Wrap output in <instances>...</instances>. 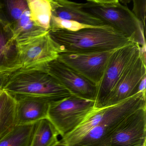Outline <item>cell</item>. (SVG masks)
<instances>
[{
  "instance_id": "cell-1",
  "label": "cell",
  "mask_w": 146,
  "mask_h": 146,
  "mask_svg": "<svg viewBox=\"0 0 146 146\" xmlns=\"http://www.w3.org/2000/svg\"><path fill=\"white\" fill-rule=\"evenodd\" d=\"M146 107V92H140L118 104L95 108L61 141L74 146H106L111 136L127 116Z\"/></svg>"
},
{
  "instance_id": "cell-2",
  "label": "cell",
  "mask_w": 146,
  "mask_h": 146,
  "mask_svg": "<svg viewBox=\"0 0 146 146\" xmlns=\"http://www.w3.org/2000/svg\"><path fill=\"white\" fill-rule=\"evenodd\" d=\"M48 33L60 53L113 51L133 42L109 25L94 26L75 32L49 30Z\"/></svg>"
},
{
  "instance_id": "cell-3",
  "label": "cell",
  "mask_w": 146,
  "mask_h": 146,
  "mask_svg": "<svg viewBox=\"0 0 146 146\" xmlns=\"http://www.w3.org/2000/svg\"><path fill=\"white\" fill-rule=\"evenodd\" d=\"M83 9L141 47L146 46L145 27L132 11L118 0H87Z\"/></svg>"
},
{
  "instance_id": "cell-4",
  "label": "cell",
  "mask_w": 146,
  "mask_h": 146,
  "mask_svg": "<svg viewBox=\"0 0 146 146\" xmlns=\"http://www.w3.org/2000/svg\"><path fill=\"white\" fill-rule=\"evenodd\" d=\"M3 90L13 96H28L58 100L70 92L43 67L20 69L11 72Z\"/></svg>"
},
{
  "instance_id": "cell-5",
  "label": "cell",
  "mask_w": 146,
  "mask_h": 146,
  "mask_svg": "<svg viewBox=\"0 0 146 146\" xmlns=\"http://www.w3.org/2000/svg\"><path fill=\"white\" fill-rule=\"evenodd\" d=\"M95 102L71 95L50 103L47 118L62 137L78 127L95 109Z\"/></svg>"
},
{
  "instance_id": "cell-6",
  "label": "cell",
  "mask_w": 146,
  "mask_h": 146,
  "mask_svg": "<svg viewBox=\"0 0 146 146\" xmlns=\"http://www.w3.org/2000/svg\"><path fill=\"white\" fill-rule=\"evenodd\" d=\"M17 44L20 69L44 67L57 59L60 53L48 31L41 35Z\"/></svg>"
},
{
  "instance_id": "cell-7",
  "label": "cell",
  "mask_w": 146,
  "mask_h": 146,
  "mask_svg": "<svg viewBox=\"0 0 146 146\" xmlns=\"http://www.w3.org/2000/svg\"><path fill=\"white\" fill-rule=\"evenodd\" d=\"M146 62L141 53L140 46L125 68L104 107L116 105L137 94L139 83L146 77Z\"/></svg>"
},
{
  "instance_id": "cell-8",
  "label": "cell",
  "mask_w": 146,
  "mask_h": 146,
  "mask_svg": "<svg viewBox=\"0 0 146 146\" xmlns=\"http://www.w3.org/2000/svg\"><path fill=\"white\" fill-rule=\"evenodd\" d=\"M140 46L132 42L113 52L110 57L103 76L97 86L95 108L104 107L105 102L112 91L125 66Z\"/></svg>"
},
{
  "instance_id": "cell-9",
  "label": "cell",
  "mask_w": 146,
  "mask_h": 146,
  "mask_svg": "<svg viewBox=\"0 0 146 146\" xmlns=\"http://www.w3.org/2000/svg\"><path fill=\"white\" fill-rule=\"evenodd\" d=\"M115 50L98 52L60 53L58 59L97 86L110 57Z\"/></svg>"
},
{
  "instance_id": "cell-10",
  "label": "cell",
  "mask_w": 146,
  "mask_h": 146,
  "mask_svg": "<svg viewBox=\"0 0 146 146\" xmlns=\"http://www.w3.org/2000/svg\"><path fill=\"white\" fill-rule=\"evenodd\" d=\"M72 95L95 102L97 86L58 59L43 67Z\"/></svg>"
},
{
  "instance_id": "cell-11",
  "label": "cell",
  "mask_w": 146,
  "mask_h": 146,
  "mask_svg": "<svg viewBox=\"0 0 146 146\" xmlns=\"http://www.w3.org/2000/svg\"><path fill=\"white\" fill-rule=\"evenodd\" d=\"M146 107L127 116L113 131L106 146H146Z\"/></svg>"
},
{
  "instance_id": "cell-12",
  "label": "cell",
  "mask_w": 146,
  "mask_h": 146,
  "mask_svg": "<svg viewBox=\"0 0 146 146\" xmlns=\"http://www.w3.org/2000/svg\"><path fill=\"white\" fill-rule=\"evenodd\" d=\"M14 96L17 100L16 125L35 124L47 118L49 106L54 100L28 96Z\"/></svg>"
},
{
  "instance_id": "cell-13",
  "label": "cell",
  "mask_w": 146,
  "mask_h": 146,
  "mask_svg": "<svg viewBox=\"0 0 146 146\" xmlns=\"http://www.w3.org/2000/svg\"><path fill=\"white\" fill-rule=\"evenodd\" d=\"M52 16L92 26L107 25L83 9L82 3L68 0H50Z\"/></svg>"
},
{
  "instance_id": "cell-14",
  "label": "cell",
  "mask_w": 146,
  "mask_h": 146,
  "mask_svg": "<svg viewBox=\"0 0 146 146\" xmlns=\"http://www.w3.org/2000/svg\"><path fill=\"white\" fill-rule=\"evenodd\" d=\"M20 69L17 42L9 25L0 19V72Z\"/></svg>"
},
{
  "instance_id": "cell-15",
  "label": "cell",
  "mask_w": 146,
  "mask_h": 146,
  "mask_svg": "<svg viewBox=\"0 0 146 146\" xmlns=\"http://www.w3.org/2000/svg\"><path fill=\"white\" fill-rule=\"evenodd\" d=\"M16 103L14 96L4 90L0 91V139L16 125Z\"/></svg>"
},
{
  "instance_id": "cell-16",
  "label": "cell",
  "mask_w": 146,
  "mask_h": 146,
  "mask_svg": "<svg viewBox=\"0 0 146 146\" xmlns=\"http://www.w3.org/2000/svg\"><path fill=\"white\" fill-rule=\"evenodd\" d=\"M10 27L17 43L41 35L48 31L38 27L32 22L29 10L25 11L17 22Z\"/></svg>"
},
{
  "instance_id": "cell-17",
  "label": "cell",
  "mask_w": 146,
  "mask_h": 146,
  "mask_svg": "<svg viewBox=\"0 0 146 146\" xmlns=\"http://www.w3.org/2000/svg\"><path fill=\"white\" fill-rule=\"evenodd\" d=\"M58 131L48 118L36 123L30 146H53L58 140Z\"/></svg>"
},
{
  "instance_id": "cell-18",
  "label": "cell",
  "mask_w": 146,
  "mask_h": 146,
  "mask_svg": "<svg viewBox=\"0 0 146 146\" xmlns=\"http://www.w3.org/2000/svg\"><path fill=\"white\" fill-rule=\"evenodd\" d=\"M30 18L38 27L49 31L52 17L50 0H27Z\"/></svg>"
},
{
  "instance_id": "cell-19",
  "label": "cell",
  "mask_w": 146,
  "mask_h": 146,
  "mask_svg": "<svg viewBox=\"0 0 146 146\" xmlns=\"http://www.w3.org/2000/svg\"><path fill=\"white\" fill-rule=\"evenodd\" d=\"M36 123L15 125L0 139V146H30Z\"/></svg>"
},
{
  "instance_id": "cell-20",
  "label": "cell",
  "mask_w": 146,
  "mask_h": 146,
  "mask_svg": "<svg viewBox=\"0 0 146 146\" xmlns=\"http://www.w3.org/2000/svg\"><path fill=\"white\" fill-rule=\"evenodd\" d=\"M28 10L27 0L0 1V19L10 26L17 22Z\"/></svg>"
},
{
  "instance_id": "cell-21",
  "label": "cell",
  "mask_w": 146,
  "mask_h": 146,
  "mask_svg": "<svg viewBox=\"0 0 146 146\" xmlns=\"http://www.w3.org/2000/svg\"><path fill=\"white\" fill-rule=\"evenodd\" d=\"M92 27L94 26L82 24L75 21L65 20L52 16L49 30H65L75 32L83 29Z\"/></svg>"
},
{
  "instance_id": "cell-22",
  "label": "cell",
  "mask_w": 146,
  "mask_h": 146,
  "mask_svg": "<svg viewBox=\"0 0 146 146\" xmlns=\"http://www.w3.org/2000/svg\"><path fill=\"white\" fill-rule=\"evenodd\" d=\"M132 12L137 19L141 22L145 28L146 0H133Z\"/></svg>"
},
{
  "instance_id": "cell-23",
  "label": "cell",
  "mask_w": 146,
  "mask_h": 146,
  "mask_svg": "<svg viewBox=\"0 0 146 146\" xmlns=\"http://www.w3.org/2000/svg\"><path fill=\"white\" fill-rule=\"evenodd\" d=\"M11 72H0V91L4 89Z\"/></svg>"
},
{
  "instance_id": "cell-24",
  "label": "cell",
  "mask_w": 146,
  "mask_h": 146,
  "mask_svg": "<svg viewBox=\"0 0 146 146\" xmlns=\"http://www.w3.org/2000/svg\"><path fill=\"white\" fill-rule=\"evenodd\" d=\"M53 146H72V145H68V144H66V143H64L60 141H58L57 143H55L54 145Z\"/></svg>"
},
{
  "instance_id": "cell-25",
  "label": "cell",
  "mask_w": 146,
  "mask_h": 146,
  "mask_svg": "<svg viewBox=\"0 0 146 146\" xmlns=\"http://www.w3.org/2000/svg\"></svg>"
}]
</instances>
